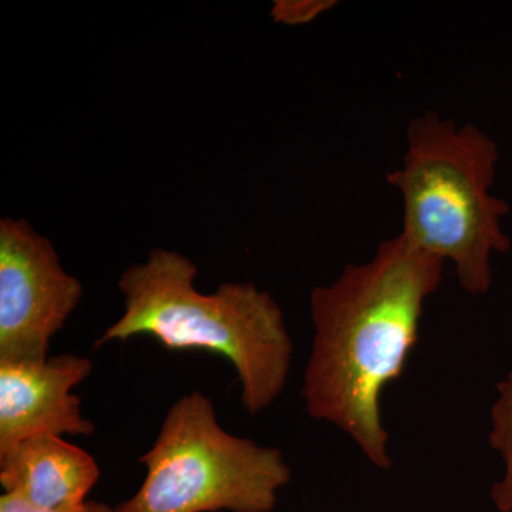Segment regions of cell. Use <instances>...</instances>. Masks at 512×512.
Returning <instances> with one entry per match:
<instances>
[{
    "label": "cell",
    "instance_id": "obj_1",
    "mask_svg": "<svg viewBox=\"0 0 512 512\" xmlns=\"http://www.w3.org/2000/svg\"><path fill=\"white\" fill-rule=\"evenodd\" d=\"M444 266L399 234L382 242L369 262L346 266L335 282L311 293L313 342L301 392L306 412L345 431L380 470L393 466L380 396L406 370L424 303L443 282Z\"/></svg>",
    "mask_w": 512,
    "mask_h": 512
},
{
    "label": "cell",
    "instance_id": "obj_2",
    "mask_svg": "<svg viewBox=\"0 0 512 512\" xmlns=\"http://www.w3.org/2000/svg\"><path fill=\"white\" fill-rule=\"evenodd\" d=\"M197 275L188 256L163 248L128 266L119 279L123 316L94 349L150 336L175 352L220 355L238 373L245 412L258 416L281 396L291 372L293 342L281 306L251 282H225L202 293L195 288Z\"/></svg>",
    "mask_w": 512,
    "mask_h": 512
},
{
    "label": "cell",
    "instance_id": "obj_3",
    "mask_svg": "<svg viewBox=\"0 0 512 512\" xmlns=\"http://www.w3.org/2000/svg\"><path fill=\"white\" fill-rule=\"evenodd\" d=\"M498 147L484 131L457 127L436 111L410 121L403 163L387 181L402 194L400 235L413 247L451 261L471 295L493 284L491 256L510 251L501 220L510 205L490 190Z\"/></svg>",
    "mask_w": 512,
    "mask_h": 512
},
{
    "label": "cell",
    "instance_id": "obj_4",
    "mask_svg": "<svg viewBox=\"0 0 512 512\" xmlns=\"http://www.w3.org/2000/svg\"><path fill=\"white\" fill-rule=\"evenodd\" d=\"M147 476L116 512H271L292 471L278 448L222 429L214 403L184 394L140 457Z\"/></svg>",
    "mask_w": 512,
    "mask_h": 512
},
{
    "label": "cell",
    "instance_id": "obj_5",
    "mask_svg": "<svg viewBox=\"0 0 512 512\" xmlns=\"http://www.w3.org/2000/svg\"><path fill=\"white\" fill-rule=\"evenodd\" d=\"M83 296L55 247L29 222L0 221V362H43Z\"/></svg>",
    "mask_w": 512,
    "mask_h": 512
},
{
    "label": "cell",
    "instance_id": "obj_6",
    "mask_svg": "<svg viewBox=\"0 0 512 512\" xmlns=\"http://www.w3.org/2000/svg\"><path fill=\"white\" fill-rule=\"evenodd\" d=\"M92 372V360L72 353L43 362H0V456L39 434H93L82 399L72 394Z\"/></svg>",
    "mask_w": 512,
    "mask_h": 512
},
{
    "label": "cell",
    "instance_id": "obj_7",
    "mask_svg": "<svg viewBox=\"0 0 512 512\" xmlns=\"http://www.w3.org/2000/svg\"><path fill=\"white\" fill-rule=\"evenodd\" d=\"M99 478V464L87 451L53 434L29 437L0 456L5 493L40 510L82 507Z\"/></svg>",
    "mask_w": 512,
    "mask_h": 512
},
{
    "label": "cell",
    "instance_id": "obj_8",
    "mask_svg": "<svg viewBox=\"0 0 512 512\" xmlns=\"http://www.w3.org/2000/svg\"><path fill=\"white\" fill-rule=\"evenodd\" d=\"M498 397L491 409L490 444L503 457L505 471L493 485L491 500L500 512H512V372L497 383Z\"/></svg>",
    "mask_w": 512,
    "mask_h": 512
},
{
    "label": "cell",
    "instance_id": "obj_9",
    "mask_svg": "<svg viewBox=\"0 0 512 512\" xmlns=\"http://www.w3.org/2000/svg\"><path fill=\"white\" fill-rule=\"evenodd\" d=\"M333 3L323 0H279L272 8V16L275 22L285 25H302L318 18Z\"/></svg>",
    "mask_w": 512,
    "mask_h": 512
},
{
    "label": "cell",
    "instance_id": "obj_10",
    "mask_svg": "<svg viewBox=\"0 0 512 512\" xmlns=\"http://www.w3.org/2000/svg\"><path fill=\"white\" fill-rule=\"evenodd\" d=\"M0 512H116L113 507L104 503H97V501H87L82 507L74 508L69 511H47L40 510V508L33 507L15 495L3 494L0 497Z\"/></svg>",
    "mask_w": 512,
    "mask_h": 512
}]
</instances>
